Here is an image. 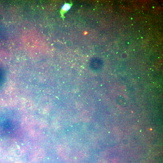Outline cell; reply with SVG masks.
I'll return each instance as SVG.
<instances>
[{"instance_id":"6da1fadb","label":"cell","mask_w":163,"mask_h":163,"mask_svg":"<svg viewBox=\"0 0 163 163\" xmlns=\"http://www.w3.org/2000/svg\"><path fill=\"white\" fill-rule=\"evenodd\" d=\"M72 5V3H71V4L65 3L62 7L60 11V13L62 19L64 20L65 18L64 16V14L70 9Z\"/></svg>"}]
</instances>
